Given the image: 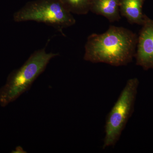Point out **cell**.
I'll list each match as a JSON object with an SVG mask.
<instances>
[{
  "label": "cell",
  "instance_id": "1",
  "mask_svg": "<svg viewBox=\"0 0 153 153\" xmlns=\"http://www.w3.org/2000/svg\"><path fill=\"white\" fill-rule=\"evenodd\" d=\"M137 38L128 29L110 26L102 34L93 33L88 36L83 59L92 63L126 66L135 57Z\"/></svg>",
  "mask_w": 153,
  "mask_h": 153
},
{
  "label": "cell",
  "instance_id": "2",
  "mask_svg": "<svg viewBox=\"0 0 153 153\" xmlns=\"http://www.w3.org/2000/svg\"><path fill=\"white\" fill-rule=\"evenodd\" d=\"M57 53H47L45 48L33 52L19 69L9 76L5 85L0 89V105L4 107L30 89L52 58Z\"/></svg>",
  "mask_w": 153,
  "mask_h": 153
},
{
  "label": "cell",
  "instance_id": "3",
  "mask_svg": "<svg viewBox=\"0 0 153 153\" xmlns=\"http://www.w3.org/2000/svg\"><path fill=\"white\" fill-rule=\"evenodd\" d=\"M139 85L136 77L129 79L108 114L102 149L114 146L120 140L133 113Z\"/></svg>",
  "mask_w": 153,
  "mask_h": 153
},
{
  "label": "cell",
  "instance_id": "4",
  "mask_svg": "<svg viewBox=\"0 0 153 153\" xmlns=\"http://www.w3.org/2000/svg\"><path fill=\"white\" fill-rule=\"evenodd\" d=\"M17 22L34 21L45 23L63 33L64 28L76 23L71 12L61 2L55 0H44L30 4L15 14Z\"/></svg>",
  "mask_w": 153,
  "mask_h": 153
},
{
  "label": "cell",
  "instance_id": "5",
  "mask_svg": "<svg viewBox=\"0 0 153 153\" xmlns=\"http://www.w3.org/2000/svg\"><path fill=\"white\" fill-rule=\"evenodd\" d=\"M137 38L136 64L145 70L153 69V20L145 17Z\"/></svg>",
  "mask_w": 153,
  "mask_h": 153
},
{
  "label": "cell",
  "instance_id": "6",
  "mask_svg": "<svg viewBox=\"0 0 153 153\" xmlns=\"http://www.w3.org/2000/svg\"><path fill=\"white\" fill-rule=\"evenodd\" d=\"M120 0H90L89 10L92 13L103 16L110 22L120 20Z\"/></svg>",
  "mask_w": 153,
  "mask_h": 153
},
{
  "label": "cell",
  "instance_id": "7",
  "mask_svg": "<svg viewBox=\"0 0 153 153\" xmlns=\"http://www.w3.org/2000/svg\"><path fill=\"white\" fill-rule=\"evenodd\" d=\"M145 0H120V15L125 17L132 24L143 25L146 15L142 8Z\"/></svg>",
  "mask_w": 153,
  "mask_h": 153
},
{
  "label": "cell",
  "instance_id": "8",
  "mask_svg": "<svg viewBox=\"0 0 153 153\" xmlns=\"http://www.w3.org/2000/svg\"><path fill=\"white\" fill-rule=\"evenodd\" d=\"M62 3L72 13L86 15L90 11V0H63Z\"/></svg>",
  "mask_w": 153,
  "mask_h": 153
}]
</instances>
